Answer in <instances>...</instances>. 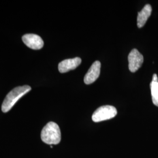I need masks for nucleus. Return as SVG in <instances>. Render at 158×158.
I'll return each instance as SVG.
<instances>
[{
  "label": "nucleus",
  "mask_w": 158,
  "mask_h": 158,
  "mask_svg": "<svg viewBox=\"0 0 158 158\" xmlns=\"http://www.w3.org/2000/svg\"><path fill=\"white\" fill-rule=\"evenodd\" d=\"M31 90V87L28 85L17 87L14 89L6 95L2 102L1 107L2 111L3 113L8 112L22 97Z\"/></svg>",
  "instance_id": "1"
},
{
  "label": "nucleus",
  "mask_w": 158,
  "mask_h": 158,
  "mask_svg": "<svg viewBox=\"0 0 158 158\" xmlns=\"http://www.w3.org/2000/svg\"><path fill=\"white\" fill-rule=\"evenodd\" d=\"M42 141L49 145H57L61 141V132L59 125L54 122L48 123L41 132Z\"/></svg>",
  "instance_id": "2"
},
{
  "label": "nucleus",
  "mask_w": 158,
  "mask_h": 158,
  "mask_svg": "<svg viewBox=\"0 0 158 158\" xmlns=\"http://www.w3.org/2000/svg\"><path fill=\"white\" fill-rule=\"evenodd\" d=\"M117 114V109L111 106H103L97 108L92 115V119L95 123L113 118Z\"/></svg>",
  "instance_id": "3"
},
{
  "label": "nucleus",
  "mask_w": 158,
  "mask_h": 158,
  "mask_svg": "<svg viewBox=\"0 0 158 158\" xmlns=\"http://www.w3.org/2000/svg\"><path fill=\"white\" fill-rule=\"evenodd\" d=\"M128 68L132 73L136 72L141 67L143 62V57L141 53L136 49H134L128 55Z\"/></svg>",
  "instance_id": "4"
},
{
  "label": "nucleus",
  "mask_w": 158,
  "mask_h": 158,
  "mask_svg": "<svg viewBox=\"0 0 158 158\" xmlns=\"http://www.w3.org/2000/svg\"><path fill=\"white\" fill-rule=\"evenodd\" d=\"M22 40L26 45L34 50H40L44 45L42 39L35 34H25L23 36Z\"/></svg>",
  "instance_id": "5"
},
{
  "label": "nucleus",
  "mask_w": 158,
  "mask_h": 158,
  "mask_svg": "<svg viewBox=\"0 0 158 158\" xmlns=\"http://www.w3.org/2000/svg\"><path fill=\"white\" fill-rule=\"evenodd\" d=\"M101 69V63L96 61L93 63L87 73L85 74L84 81L86 85H90L94 83L100 76Z\"/></svg>",
  "instance_id": "6"
},
{
  "label": "nucleus",
  "mask_w": 158,
  "mask_h": 158,
  "mask_svg": "<svg viewBox=\"0 0 158 158\" xmlns=\"http://www.w3.org/2000/svg\"><path fill=\"white\" fill-rule=\"evenodd\" d=\"M81 63V59L80 57L66 59L59 63L58 69L61 73H66L70 70H72L77 68Z\"/></svg>",
  "instance_id": "7"
},
{
  "label": "nucleus",
  "mask_w": 158,
  "mask_h": 158,
  "mask_svg": "<svg viewBox=\"0 0 158 158\" xmlns=\"http://www.w3.org/2000/svg\"><path fill=\"white\" fill-rule=\"evenodd\" d=\"M152 13V6L150 4H147L141 11L138 12L137 17V26L138 28H142L147 23L148 19Z\"/></svg>",
  "instance_id": "8"
},
{
  "label": "nucleus",
  "mask_w": 158,
  "mask_h": 158,
  "mask_svg": "<svg viewBox=\"0 0 158 158\" xmlns=\"http://www.w3.org/2000/svg\"><path fill=\"white\" fill-rule=\"evenodd\" d=\"M152 99L153 104L158 107V82L151 81L150 84Z\"/></svg>",
  "instance_id": "9"
},
{
  "label": "nucleus",
  "mask_w": 158,
  "mask_h": 158,
  "mask_svg": "<svg viewBox=\"0 0 158 158\" xmlns=\"http://www.w3.org/2000/svg\"><path fill=\"white\" fill-rule=\"evenodd\" d=\"M152 81L158 82V76H157L156 74H153L152 77Z\"/></svg>",
  "instance_id": "10"
}]
</instances>
